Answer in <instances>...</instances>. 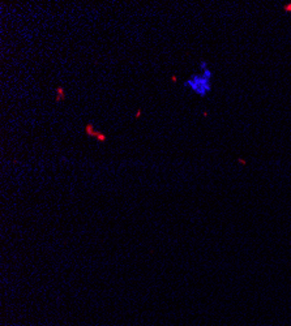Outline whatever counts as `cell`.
<instances>
[{"label":"cell","instance_id":"6da1fadb","mask_svg":"<svg viewBox=\"0 0 291 326\" xmlns=\"http://www.w3.org/2000/svg\"><path fill=\"white\" fill-rule=\"evenodd\" d=\"M199 68L201 72L192 73L183 82V85L187 90H191L193 94L204 98L208 94H210V91L213 89V85H212L213 71L208 67V62H205V60H201L199 63Z\"/></svg>","mask_w":291,"mask_h":326},{"label":"cell","instance_id":"7a4b0ae2","mask_svg":"<svg viewBox=\"0 0 291 326\" xmlns=\"http://www.w3.org/2000/svg\"><path fill=\"white\" fill-rule=\"evenodd\" d=\"M85 132H86V135H88L89 137H96L97 136V133H98V131H94V125H93V123H89V124H86V127H85Z\"/></svg>","mask_w":291,"mask_h":326},{"label":"cell","instance_id":"3957f363","mask_svg":"<svg viewBox=\"0 0 291 326\" xmlns=\"http://www.w3.org/2000/svg\"><path fill=\"white\" fill-rule=\"evenodd\" d=\"M64 99H65L64 87H62V86L56 87V102H60V101H64Z\"/></svg>","mask_w":291,"mask_h":326},{"label":"cell","instance_id":"277c9868","mask_svg":"<svg viewBox=\"0 0 291 326\" xmlns=\"http://www.w3.org/2000/svg\"><path fill=\"white\" fill-rule=\"evenodd\" d=\"M96 137L98 138V141H99V142H106V140H107V137H106L105 133H101V132L97 133V136H96Z\"/></svg>","mask_w":291,"mask_h":326},{"label":"cell","instance_id":"5b68a950","mask_svg":"<svg viewBox=\"0 0 291 326\" xmlns=\"http://www.w3.org/2000/svg\"><path fill=\"white\" fill-rule=\"evenodd\" d=\"M141 112H142L141 110H139V111H137V112H136V115H135V117H136V119H137V117H139V116L141 115Z\"/></svg>","mask_w":291,"mask_h":326}]
</instances>
